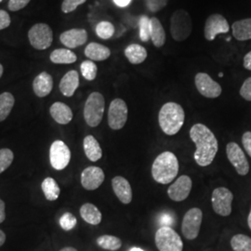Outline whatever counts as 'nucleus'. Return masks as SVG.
<instances>
[{"label": "nucleus", "mask_w": 251, "mask_h": 251, "mask_svg": "<svg viewBox=\"0 0 251 251\" xmlns=\"http://www.w3.org/2000/svg\"><path fill=\"white\" fill-rule=\"evenodd\" d=\"M2 1H3V0H0V3H1V2H2Z\"/></svg>", "instance_id": "53"}, {"label": "nucleus", "mask_w": 251, "mask_h": 251, "mask_svg": "<svg viewBox=\"0 0 251 251\" xmlns=\"http://www.w3.org/2000/svg\"><path fill=\"white\" fill-rule=\"evenodd\" d=\"M50 59L52 63L56 64H70L75 63L77 57L69 49H57L50 53Z\"/></svg>", "instance_id": "28"}, {"label": "nucleus", "mask_w": 251, "mask_h": 251, "mask_svg": "<svg viewBox=\"0 0 251 251\" xmlns=\"http://www.w3.org/2000/svg\"><path fill=\"white\" fill-rule=\"evenodd\" d=\"M239 93L243 99L251 101V76L244 81L239 90Z\"/></svg>", "instance_id": "40"}, {"label": "nucleus", "mask_w": 251, "mask_h": 251, "mask_svg": "<svg viewBox=\"0 0 251 251\" xmlns=\"http://www.w3.org/2000/svg\"><path fill=\"white\" fill-rule=\"evenodd\" d=\"M6 219V211H5V203L0 199V224H2Z\"/></svg>", "instance_id": "46"}, {"label": "nucleus", "mask_w": 251, "mask_h": 251, "mask_svg": "<svg viewBox=\"0 0 251 251\" xmlns=\"http://www.w3.org/2000/svg\"><path fill=\"white\" fill-rule=\"evenodd\" d=\"M50 160L56 171L64 170L71 160V151L63 141H55L50 146Z\"/></svg>", "instance_id": "13"}, {"label": "nucleus", "mask_w": 251, "mask_h": 251, "mask_svg": "<svg viewBox=\"0 0 251 251\" xmlns=\"http://www.w3.org/2000/svg\"><path fill=\"white\" fill-rule=\"evenodd\" d=\"M83 147L86 156L91 162H97L102 156V150L98 141L92 135H88L83 141Z\"/></svg>", "instance_id": "23"}, {"label": "nucleus", "mask_w": 251, "mask_h": 251, "mask_svg": "<svg viewBox=\"0 0 251 251\" xmlns=\"http://www.w3.org/2000/svg\"><path fill=\"white\" fill-rule=\"evenodd\" d=\"M96 243L100 249L106 250V251H118L122 247V241L120 238L114 235H109V234L100 235L97 238Z\"/></svg>", "instance_id": "30"}, {"label": "nucleus", "mask_w": 251, "mask_h": 251, "mask_svg": "<svg viewBox=\"0 0 251 251\" xmlns=\"http://www.w3.org/2000/svg\"><path fill=\"white\" fill-rule=\"evenodd\" d=\"M114 3L119 8H125L129 5L131 0H113Z\"/></svg>", "instance_id": "47"}, {"label": "nucleus", "mask_w": 251, "mask_h": 251, "mask_svg": "<svg viewBox=\"0 0 251 251\" xmlns=\"http://www.w3.org/2000/svg\"><path fill=\"white\" fill-rule=\"evenodd\" d=\"M243 65L245 69L251 71V50L249 53L246 54L243 60Z\"/></svg>", "instance_id": "44"}, {"label": "nucleus", "mask_w": 251, "mask_h": 251, "mask_svg": "<svg viewBox=\"0 0 251 251\" xmlns=\"http://www.w3.org/2000/svg\"><path fill=\"white\" fill-rule=\"evenodd\" d=\"M192 186V179L187 175H181L169 187L168 196L172 201L181 202L188 198Z\"/></svg>", "instance_id": "15"}, {"label": "nucleus", "mask_w": 251, "mask_h": 251, "mask_svg": "<svg viewBox=\"0 0 251 251\" xmlns=\"http://www.w3.org/2000/svg\"><path fill=\"white\" fill-rule=\"evenodd\" d=\"M154 243L159 251H182L183 242L171 226H161L155 233Z\"/></svg>", "instance_id": "6"}, {"label": "nucleus", "mask_w": 251, "mask_h": 251, "mask_svg": "<svg viewBox=\"0 0 251 251\" xmlns=\"http://www.w3.org/2000/svg\"><path fill=\"white\" fill-rule=\"evenodd\" d=\"M88 40V33L82 28H73L63 32L60 36V41L68 49H75L84 45Z\"/></svg>", "instance_id": "17"}, {"label": "nucleus", "mask_w": 251, "mask_h": 251, "mask_svg": "<svg viewBox=\"0 0 251 251\" xmlns=\"http://www.w3.org/2000/svg\"><path fill=\"white\" fill-rule=\"evenodd\" d=\"M87 0H63L62 3V11L63 13H71L84 4Z\"/></svg>", "instance_id": "38"}, {"label": "nucleus", "mask_w": 251, "mask_h": 251, "mask_svg": "<svg viewBox=\"0 0 251 251\" xmlns=\"http://www.w3.org/2000/svg\"><path fill=\"white\" fill-rule=\"evenodd\" d=\"M230 31V25L220 13H213L206 20L204 27V36L207 41H213L220 34H226Z\"/></svg>", "instance_id": "14"}, {"label": "nucleus", "mask_w": 251, "mask_h": 251, "mask_svg": "<svg viewBox=\"0 0 251 251\" xmlns=\"http://www.w3.org/2000/svg\"><path fill=\"white\" fill-rule=\"evenodd\" d=\"M129 251H144V250H142V249H139V248H132L131 250Z\"/></svg>", "instance_id": "52"}, {"label": "nucleus", "mask_w": 251, "mask_h": 251, "mask_svg": "<svg viewBox=\"0 0 251 251\" xmlns=\"http://www.w3.org/2000/svg\"><path fill=\"white\" fill-rule=\"evenodd\" d=\"M3 72H4V68H3V65L0 63V78H1V76L3 75Z\"/></svg>", "instance_id": "51"}, {"label": "nucleus", "mask_w": 251, "mask_h": 251, "mask_svg": "<svg viewBox=\"0 0 251 251\" xmlns=\"http://www.w3.org/2000/svg\"><path fill=\"white\" fill-rule=\"evenodd\" d=\"M145 3L148 10L155 13L164 9L168 5L169 0H145Z\"/></svg>", "instance_id": "39"}, {"label": "nucleus", "mask_w": 251, "mask_h": 251, "mask_svg": "<svg viewBox=\"0 0 251 251\" xmlns=\"http://www.w3.org/2000/svg\"><path fill=\"white\" fill-rule=\"evenodd\" d=\"M190 138L197 150L194 159L200 167H207L215 159L219 143L214 133L204 124H195L190 129Z\"/></svg>", "instance_id": "1"}, {"label": "nucleus", "mask_w": 251, "mask_h": 251, "mask_svg": "<svg viewBox=\"0 0 251 251\" xmlns=\"http://www.w3.org/2000/svg\"><path fill=\"white\" fill-rule=\"evenodd\" d=\"M85 55L90 61L101 62L105 61L111 56V50L106 46L91 42L85 49Z\"/></svg>", "instance_id": "22"}, {"label": "nucleus", "mask_w": 251, "mask_h": 251, "mask_svg": "<svg viewBox=\"0 0 251 251\" xmlns=\"http://www.w3.org/2000/svg\"><path fill=\"white\" fill-rule=\"evenodd\" d=\"M112 187L121 203L125 205L130 204L132 201V189L127 179L121 176H117L112 179Z\"/></svg>", "instance_id": "18"}, {"label": "nucleus", "mask_w": 251, "mask_h": 251, "mask_svg": "<svg viewBox=\"0 0 251 251\" xmlns=\"http://www.w3.org/2000/svg\"><path fill=\"white\" fill-rule=\"evenodd\" d=\"M30 1L31 0H9L8 8L10 11H18L25 9Z\"/></svg>", "instance_id": "41"}, {"label": "nucleus", "mask_w": 251, "mask_h": 251, "mask_svg": "<svg viewBox=\"0 0 251 251\" xmlns=\"http://www.w3.org/2000/svg\"><path fill=\"white\" fill-rule=\"evenodd\" d=\"M60 251H77V250H75L73 247H65V248H63Z\"/></svg>", "instance_id": "49"}, {"label": "nucleus", "mask_w": 251, "mask_h": 251, "mask_svg": "<svg viewBox=\"0 0 251 251\" xmlns=\"http://www.w3.org/2000/svg\"><path fill=\"white\" fill-rule=\"evenodd\" d=\"M105 108L104 97L100 92H92L85 102L84 118L91 127L98 126L100 124Z\"/></svg>", "instance_id": "4"}, {"label": "nucleus", "mask_w": 251, "mask_h": 251, "mask_svg": "<svg viewBox=\"0 0 251 251\" xmlns=\"http://www.w3.org/2000/svg\"><path fill=\"white\" fill-rule=\"evenodd\" d=\"M139 33L140 39L143 42H148L151 39V19L143 15L139 20Z\"/></svg>", "instance_id": "33"}, {"label": "nucleus", "mask_w": 251, "mask_h": 251, "mask_svg": "<svg viewBox=\"0 0 251 251\" xmlns=\"http://www.w3.org/2000/svg\"><path fill=\"white\" fill-rule=\"evenodd\" d=\"M185 120V112L182 106L170 101L162 106L158 114V123L166 135H176L181 129Z\"/></svg>", "instance_id": "3"}, {"label": "nucleus", "mask_w": 251, "mask_h": 251, "mask_svg": "<svg viewBox=\"0 0 251 251\" xmlns=\"http://www.w3.org/2000/svg\"><path fill=\"white\" fill-rule=\"evenodd\" d=\"M233 200V193L229 189L225 187L214 189L211 196V204L214 212L223 217L231 215Z\"/></svg>", "instance_id": "10"}, {"label": "nucleus", "mask_w": 251, "mask_h": 251, "mask_svg": "<svg viewBox=\"0 0 251 251\" xmlns=\"http://www.w3.org/2000/svg\"><path fill=\"white\" fill-rule=\"evenodd\" d=\"M96 34L101 39H109L115 34V27L107 21L100 22L96 26Z\"/></svg>", "instance_id": "35"}, {"label": "nucleus", "mask_w": 251, "mask_h": 251, "mask_svg": "<svg viewBox=\"0 0 251 251\" xmlns=\"http://www.w3.org/2000/svg\"><path fill=\"white\" fill-rule=\"evenodd\" d=\"M13 159L14 154L11 150L7 148L0 150V174L9 169V166L13 162Z\"/></svg>", "instance_id": "36"}, {"label": "nucleus", "mask_w": 251, "mask_h": 251, "mask_svg": "<svg viewBox=\"0 0 251 251\" xmlns=\"http://www.w3.org/2000/svg\"><path fill=\"white\" fill-rule=\"evenodd\" d=\"M42 191L45 195L46 198L50 201H54L56 199H58L61 190L58 185V183L56 182V180L53 178H46L43 182H42Z\"/></svg>", "instance_id": "31"}, {"label": "nucleus", "mask_w": 251, "mask_h": 251, "mask_svg": "<svg viewBox=\"0 0 251 251\" xmlns=\"http://www.w3.org/2000/svg\"><path fill=\"white\" fill-rule=\"evenodd\" d=\"M11 19L9 13L3 9H0V31L4 30L10 25Z\"/></svg>", "instance_id": "42"}, {"label": "nucleus", "mask_w": 251, "mask_h": 251, "mask_svg": "<svg viewBox=\"0 0 251 251\" xmlns=\"http://www.w3.org/2000/svg\"><path fill=\"white\" fill-rule=\"evenodd\" d=\"M193 22L188 12L184 9H177L171 18V34L172 38L177 41H184L191 36Z\"/></svg>", "instance_id": "5"}, {"label": "nucleus", "mask_w": 251, "mask_h": 251, "mask_svg": "<svg viewBox=\"0 0 251 251\" xmlns=\"http://www.w3.org/2000/svg\"><path fill=\"white\" fill-rule=\"evenodd\" d=\"M248 225H249V227H250V229L251 230V208L249 217H248Z\"/></svg>", "instance_id": "50"}, {"label": "nucleus", "mask_w": 251, "mask_h": 251, "mask_svg": "<svg viewBox=\"0 0 251 251\" xmlns=\"http://www.w3.org/2000/svg\"><path fill=\"white\" fill-rule=\"evenodd\" d=\"M195 84L198 92L209 99H215L221 96L223 89L222 86L213 80L206 73H198L195 76Z\"/></svg>", "instance_id": "12"}, {"label": "nucleus", "mask_w": 251, "mask_h": 251, "mask_svg": "<svg viewBox=\"0 0 251 251\" xmlns=\"http://www.w3.org/2000/svg\"><path fill=\"white\" fill-rule=\"evenodd\" d=\"M242 144L245 151L251 157V131H246L243 134Z\"/></svg>", "instance_id": "43"}, {"label": "nucleus", "mask_w": 251, "mask_h": 251, "mask_svg": "<svg viewBox=\"0 0 251 251\" xmlns=\"http://www.w3.org/2000/svg\"><path fill=\"white\" fill-rule=\"evenodd\" d=\"M177 156L170 151L158 154L152 166V179L160 184H169L177 177L179 172Z\"/></svg>", "instance_id": "2"}, {"label": "nucleus", "mask_w": 251, "mask_h": 251, "mask_svg": "<svg viewBox=\"0 0 251 251\" xmlns=\"http://www.w3.org/2000/svg\"><path fill=\"white\" fill-rule=\"evenodd\" d=\"M77 224L76 218L70 212L64 213L60 219V225L64 231H71Z\"/></svg>", "instance_id": "37"}, {"label": "nucleus", "mask_w": 251, "mask_h": 251, "mask_svg": "<svg viewBox=\"0 0 251 251\" xmlns=\"http://www.w3.org/2000/svg\"><path fill=\"white\" fill-rule=\"evenodd\" d=\"M28 39L33 48L38 50L49 49L53 41V33L47 24H36L28 32Z\"/></svg>", "instance_id": "7"}, {"label": "nucleus", "mask_w": 251, "mask_h": 251, "mask_svg": "<svg viewBox=\"0 0 251 251\" xmlns=\"http://www.w3.org/2000/svg\"><path fill=\"white\" fill-rule=\"evenodd\" d=\"M126 58L131 64H141L146 60L148 53L146 49L139 44H130L125 49Z\"/></svg>", "instance_id": "25"}, {"label": "nucleus", "mask_w": 251, "mask_h": 251, "mask_svg": "<svg viewBox=\"0 0 251 251\" xmlns=\"http://www.w3.org/2000/svg\"><path fill=\"white\" fill-rule=\"evenodd\" d=\"M14 96L9 92H3L0 94V122L4 121L9 117L12 108L14 106Z\"/></svg>", "instance_id": "29"}, {"label": "nucleus", "mask_w": 251, "mask_h": 251, "mask_svg": "<svg viewBox=\"0 0 251 251\" xmlns=\"http://www.w3.org/2000/svg\"><path fill=\"white\" fill-rule=\"evenodd\" d=\"M50 113L54 120L61 125H67L72 121L73 112L71 108L61 101L54 102L50 108Z\"/></svg>", "instance_id": "20"}, {"label": "nucleus", "mask_w": 251, "mask_h": 251, "mask_svg": "<svg viewBox=\"0 0 251 251\" xmlns=\"http://www.w3.org/2000/svg\"><path fill=\"white\" fill-rule=\"evenodd\" d=\"M151 19V40L156 48H161L166 43V32L161 22L155 17Z\"/></svg>", "instance_id": "27"}, {"label": "nucleus", "mask_w": 251, "mask_h": 251, "mask_svg": "<svg viewBox=\"0 0 251 251\" xmlns=\"http://www.w3.org/2000/svg\"><path fill=\"white\" fill-rule=\"evenodd\" d=\"M233 251H251V237L249 235L238 233L233 235L230 241Z\"/></svg>", "instance_id": "32"}, {"label": "nucleus", "mask_w": 251, "mask_h": 251, "mask_svg": "<svg viewBox=\"0 0 251 251\" xmlns=\"http://www.w3.org/2000/svg\"><path fill=\"white\" fill-rule=\"evenodd\" d=\"M79 86V75L75 70L66 73L60 82V90L65 97H72Z\"/></svg>", "instance_id": "21"}, {"label": "nucleus", "mask_w": 251, "mask_h": 251, "mask_svg": "<svg viewBox=\"0 0 251 251\" xmlns=\"http://www.w3.org/2000/svg\"><path fill=\"white\" fill-rule=\"evenodd\" d=\"M5 241H6V234L2 230H0V247L4 245Z\"/></svg>", "instance_id": "48"}, {"label": "nucleus", "mask_w": 251, "mask_h": 251, "mask_svg": "<svg viewBox=\"0 0 251 251\" xmlns=\"http://www.w3.org/2000/svg\"><path fill=\"white\" fill-rule=\"evenodd\" d=\"M81 218L89 225H98L101 222V213L99 208L91 203H86L80 207Z\"/></svg>", "instance_id": "26"}, {"label": "nucleus", "mask_w": 251, "mask_h": 251, "mask_svg": "<svg viewBox=\"0 0 251 251\" xmlns=\"http://www.w3.org/2000/svg\"><path fill=\"white\" fill-rule=\"evenodd\" d=\"M80 71L83 77L87 80H94L97 76V73H98V67L95 64L93 61H84L81 63Z\"/></svg>", "instance_id": "34"}, {"label": "nucleus", "mask_w": 251, "mask_h": 251, "mask_svg": "<svg viewBox=\"0 0 251 251\" xmlns=\"http://www.w3.org/2000/svg\"><path fill=\"white\" fill-rule=\"evenodd\" d=\"M233 36L238 41L251 39V18L243 19L234 22L232 25Z\"/></svg>", "instance_id": "24"}, {"label": "nucleus", "mask_w": 251, "mask_h": 251, "mask_svg": "<svg viewBox=\"0 0 251 251\" xmlns=\"http://www.w3.org/2000/svg\"><path fill=\"white\" fill-rule=\"evenodd\" d=\"M203 221V212L198 207H193L183 216L181 232L187 240H195L200 233Z\"/></svg>", "instance_id": "8"}, {"label": "nucleus", "mask_w": 251, "mask_h": 251, "mask_svg": "<svg viewBox=\"0 0 251 251\" xmlns=\"http://www.w3.org/2000/svg\"><path fill=\"white\" fill-rule=\"evenodd\" d=\"M104 172L99 167H88L81 173V184L84 188L93 191L99 188L104 180Z\"/></svg>", "instance_id": "16"}, {"label": "nucleus", "mask_w": 251, "mask_h": 251, "mask_svg": "<svg viewBox=\"0 0 251 251\" xmlns=\"http://www.w3.org/2000/svg\"><path fill=\"white\" fill-rule=\"evenodd\" d=\"M128 116V109L125 100L122 99L113 100L108 110V125L114 129L119 130L124 127Z\"/></svg>", "instance_id": "9"}, {"label": "nucleus", "mask_w": 251, "mask_h": 251, "mask_svg": "<svg viewBox=\"0 0 251 251\" xmlns=\"http://www.w3.org/2000/svg\"><path fill=\"white\" fill-rule=\"evenodd\" d=\"M52 89L53 79L49 73H40L35 77L33 82V90L37 97L44 98L51 92Z\"/></svg>", "instance_id": "19"}, {"label": "nucleus", "mask_w": 251, "mask_h": 251, "mask_svg": "<svg viewBox=\"0 0 251 251\" xmlns=\"http://www.w3.org/2000/svg\"><path fill=\"white\" fill-rule=\"evenodd\" d=\"M226 154L229 162L240 176H246L250 172V163L240 146L236 143H229L226 146Z\"/></svg>", "instance_id": "11"}, {"label": "nucleus", "mask_w": 251, "mask_h": 251, "mask_svg": "<svg viewBox=\"0 0 251 251\" xmlns=\"http://www.w3.org/2000/svg\"><path fill=\"white\" fill-rule=\"evenodd\" d=\"M172 223H173V220H172L171 216L169 214H164L160 218V224L163 226H170Z\"/></svg>", "instance_id": "45"}]
</instances>
